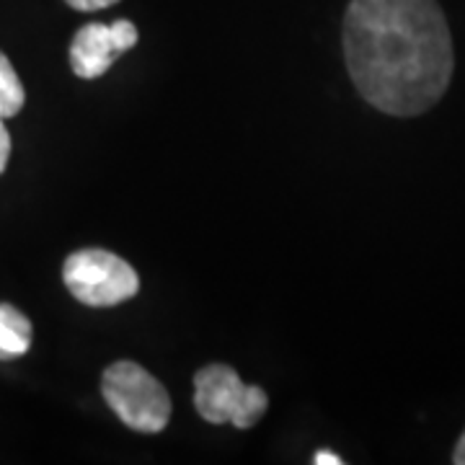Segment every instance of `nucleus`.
Returning <instances> with one entry per match:
<instances>
[{"instance_id":"f257e3e1","label":"nucleus","mask_w":465,"mask_h":465,"mask_svg":"<svg viewBox=\"0 0 465 465\" xmlns=\"http://www.w3.org/2000/svg\"><path fill=\"white\" fill-rule=\"evenodd\" d=\"M344 57L360 96L391 116L430 112L455 70L452 36L437 0H351Z\"/></svg>"},{"instance_id":"f03ea898","label":"nucleus","mask_w":465,"mask_h":465,"mask_svg":"<svg viewBox=\"0 0 465 465\" xmlns=\"http://www.w3.org/2000/svg\"><path fill=\"white\" fill-rule=\"evenodd\" d=\"M101 393L109 409L134 432L158 434L168 427L171 396L166 385L153 378L143 365L122 360L106 367Z\"/></svg>"},{"instance_id":"7ed1b4c3","label":"nucleus","mask_w":465,"mask_h":465,"mask_svg":"<svg viewBox=\"0 0 465 465\" xmlns=\"http://www.w3.org/2000/svg\"><path fill=\"white\" fill-rule=\"evenodd\" d=\"M194 406L210 424L251 430L269 409V396L259 385H246L231 365H207L194 372Z\"/></svg>"},{"instance_id":"20e7f679","label":"nucleus","mask_w":465,"mask_h":465,"mask_svg":"<svg viewBox=\"0 0 465 465\" xmlns=\"http://www.w3.org/2000/svg\"><path fill=\"white\" fill-rule=\"evenodd\" d=\"M70 295L88 308H114L140 292V277L122 256L104 249L70 253L63 266Z\"/></svg>"},{"instance_id":"39448f33","label":"nucleus","mask_w":465,"mask_h":465,"mask_svg":"<svg viewBox=\"0 0 465 465\" xmlns=\"http://www.w3.org/2000/svg\"><path fill=\"white\" fill-rule=\"evenodd\" d=\"M137 39V26L127 18L114 24H85L70 42V67L78 78L96 81L114 65L119 54L133 50Z\"/></svg>"},{"instance_id":"423d86ee","label":"nucleus","mask_w":465,"mask_h":465,"mask_svg":"<svg viewBox=\"0 0 465 465\" xmlns=\"http://www.w3.org/2000/svg\"><path fill=\"white\" fill-rule=\"evenodd\" d=\"M32 347V321L18 308L0 302V360H14Z\"/></svg>"},{"instance_id":"0eeeda50","label":"nucleus","mask_w":465,"mask_h":465,"mask_svg":"<svg viewBox=\"0 0 465 465\" xmlns=\"http://www.w3.org/2000/svg\"><path fill=\"white\" fill-rule=\"evenodd\" d=\"M24 101H26V91L21 85V78L11 65V60L0 52V116L3 119L16 116Z\"/></svg>"},{"instance_id":"6e6552de","label":"nucleus","mask_w":465,"mask_h":465,"mask_svg":"<svg viewBox=\"0 0 465 465\" xmlns=\"http://www.w3.org/2000/svg\"><path fill=\"white\" fill-rule=\"evenodd\" d=\"M70 8L75 11H84V14H91V11H101V8H109L114 5L119 0H65Z\"/></svg>"},{"instance_id":"1a4fd4ad","label":"nucleus","mask_w":465,"mask_h":465,"mask_svg":"<svg viewBox=\"0 0 465 465\" xmlns=\"http://www.w3.org/2000/svg\"><path fill=\"white\" fill-rule=\"evenodd\" d=\"M8 158H11V134L5 127V119L0 116V173L8 166Z\"/></svg>"},{"instance_id":"9d476101","label":"nucleus","mask_w":465,"mask_h":465,"mask_svg":"<svg viewBox=\"0 0 465 465\" xmlns=\"http://www.w3.org/2000/svg\"><path fill=\"white\" fill-rule=\"evenodd\" d=\"M313 463H316V465H341L344 460H341L339 455H333L331 450H321V452H316Z\"/></svg>"},{"instance_id":"9b49d317","label":"nucleus","mask_w":465,"mask_h":465,"mask_svg":"<svg viewBox=\"0 0 465 465\" xmlns=\"http://www.w3.org/2000/svg\"><path fill=\"white\" fill-rule=\"evenodd\" d=\"M452 463L465 465V432L460 434L458 445H455V452H452Z\"/></svg>"}]
</instances>
